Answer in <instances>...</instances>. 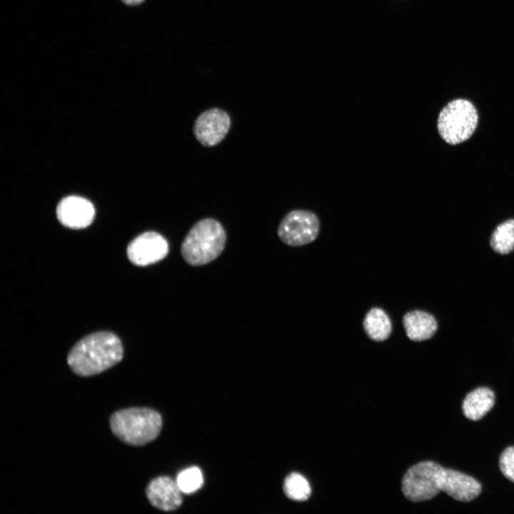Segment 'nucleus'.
I'll return each mask as SVG.
<instances>
[{
    "mask_svg": "<svg viewBox=\"0 0 514 514\" xmlns=\"http://www.w3.org/2000/svg\"><path fill=\"white\" fill-rule=\"evenodd\" d=\"M123 354L120 339L113 333L100 331L80 340L69 351L67 363L75 374L87 377L116 365Z\"/></svg>",
    "mask_w": 514,
    "mask_h": 514,
    "instance_id": "f257e3e1",
    "label": "nucleus"
},
{
    "mask_svg": "<svg viewBox=\"0 0 514 514\" xmlns=\"http://www.w3.org/2000/svg\"><path fill=\"white\" fill-rule=\"evenodd\" d=\"M226 233L219 221L212 218L198 221L189 230L181 246L184 261L199 266L214 261L223 252Z\"/></svg>",
    "mask_w": 514,
    "mask_h": 514,
    "instance_id": "f03ea898",
    "label": "nucleus"
},
{
    "mask_svg": "<svg viewBox=\"0 0 514 514\" xmlns=\"http://www.w3.org/2000/svg\"><path fill=\"white\" fill-rule=\"evenodd\" d=\"M113 434L122 442L134 446L155 440L162 427L161 415L149 408H129L118 410L110 417Z\"/></svg>",
    "mask_w": 514,
    "mask_h": 514,
    "instance_id": "7ed1b4c3",
    "label": "nucleus"
},
{
    "mask_svg": "<svg viewBox=\"0 0 514 514\" xmlns=\"http://www.w3.org/2000/svg\"><path fill=\"white\" fill-rule=\"evenodd\" d=\"M478 121V112L468 100L455 99L440 112L437 128L440 137L455 145L468 140L474 133Z\"/></svg>",
    "mask_w": 514,
    "mask_h": 514,
    "instance_id": "20e7f679",
    "label": "nucleus"
},
{
    "mask_svg": "<svg viewBox=\"0 0 514 514\" xmlns=\"http://www.w3.org/2000/svg\"><path fill=\"white\" fill-rule=\"evenodd\" d=\"M446 468L433 461L420 462L410 467L402 479V492L411 502L432 499L443 490Z\"/></svg>",
    "mask_w": 514,
    "mask_h": 514,
    "instance_id": "39448f33",
    "label": "nucleus"
},
{
    "mask_svg": "<svg viewBox=\"0 0 514 514\" xmlns=\"http://www.w3.org/2000/svg\"><path fill=\"white\" fill-rule=\"evenodd\" d=\"M320 231L317 215L308 210L295 209L280 222L277 233L280 240L289 246H302L316 239Z\"/></svg>",
    "mask_w": 514,
    "mask_h": 514,
    "instance_id": "423d86ee",
    "label": "nucleus"
},
{
    "mask_svg": "<svg viewBox=\"0 0 514 514\" xmlns=\"http://www.w3.org/2000/svg\"><path fill=\"white\" fill-rule=\"evenodd\" d=\"M231 125V117L226 111L211 108L197 116L193 123V132L202 146L212 147L225 138Z\"/></svg>",
    "mask_w": 514,
    "mask_h": 514,
    "instance_id": "0eeeda50",
    "label": "nucleus"
},
{
    "mask_svg": "<svg viewBox=\"0 0 514 514\" xmlns=\"http://www.w3.org/2000/svg\"><path fill=\"white\" fill-rule=\"evenodd\" d=\"M169 250L166 239L159 233L147 231L135 238L128 246L130 261L138 266H146L163 259Z\"/></svg>",
    "mask_w": 514,
    "mask_h": 514,
    "instance_id": "6e6552de",
    "label": "nucleus"
},
{
    "mask_svg": "<svg viewBox=\"0 0 514 514\" xmlns=\"http://www.w3.org/2000/svg\"><path fill=\"white\" fill-rule=\"evenodd\" d=\"M56 216L64 226L79 229L86 228L92 223L95 209L89 200L78 196H69L59 203Z\"/></svg>",
    "mask_w": 514,
    "mask_h": 514,
    "instance_id": "1a4fd4ad",
    "label": "nucleus"
},
{
    "mask_svg": "<svg viewBox=\"0 0 514 514\" xmlns=\"http://www.w3.org/2000/svg\"><path fill=\"white\" fill-rule=\"evenodd\" d=\"M181 491L176 481L168 476H159L148 485L146 494L150 503L163 511H172L182 503Z\"/></svg>",
    "mask_w": 514,
    "mask_h": 514,
    "instance_id": "9d476101",
    "label": "nucleus"
},
{
    "mask_svg": "<svg viewBox=\"0 0 514 514\" xmlns=\"http://www.w3.org/2000/svg\"><path fill=\"white\" fill-rule=\"evenodd\" d=\"M480 483L473 477L450 468H446L443 492L460 502H469L481 492Z\"/></svg>",
    "mask_w": 514,
    "mask_h": 514,
    "instance_id": "9b49d317",
    "label": "nucleus"
},
{
    "mask_svg": "<svg viewBox=\"0 0 514 514\" xmlns=\"http://www.w3.org/2000/svg\"><path fill=\"white\" fill-rule=\"evenodd\" d=\"M402 322L408 338L415 342L430 338L438 329L435 318L430 313L421 310L407 312L404 314Z\"/></svg>",
    "mask_w": 514,
    "mask_h": 514,
    "instance_id": "f8f14e48",
    "label": "nucleus"
},
{
    "mask_svg": "<svg viewBox=\"0 0 514 514\" xmlns=\"http://www.w3.org/2000/svg\"><path fill=\"white\" fill-rule=\"evenodd\" d=\"M495 400V393L490 388H475L467 394L463 401V415L469 420H478L491 410Z\"/></svg>",
    "mask_w": 514,
    "mask_h": 514,
    "instance_id": "ddd939ff",
    "label": "nucleus"
},
{
    "mask_svg": "<svg viewBox=\"0 0 514 514\" xmlns=\"http://www.w3.org/2000/svg\"><path fill=\"white\" fill-rule=\"evenodd\" d=\"M363 326L368 337L376 342L388 339L393 330L390 317L378 307L372 308L366 313Z\"/></svg>",
    "mask_w": 514,
    "mask_h": 514,
    "instance_id": "4468645a",
    "label": "nucleus"
},
{
    "mask_svg": "<svg viewBox=\"0 0 514 514\" xmlns=\"http://www.w3.org/2000/svg\"><path fill=\"white\" fill-rule=\"evenodd\" d=\"M490 246L500 254H507L514 249V219H508L496 227L490 238Z\"/></svg>",
    "mask_w": 514,
    "mask_h": 514,
    "instance_id": "2eb2a0df",
    "label": "nucleus"
},
{
    "mask_svg": "<svg viewBox=\"0 0 514 514\" xmlns=\"http://www.w3.org/2000/svg\"><path fill=\"white\" fill-rule=\"evenodd\" d=\"M283 490L286 495L296 501H305L311 495V488L307 479L302 475L293 473L284 481Z\"/></svg>",
    "mask_w": 514,
    "mask_h": 514,
    "instance_id": "dca6fc26",
    "label": "nucleus"
},
{
    "mask_svg": "<svg viewBox=\"0 0 514 514\" xmlns=\"http://www.w3.org/2000/svg\"><path fill=\"white\" fill-rule=\"evenodd\" d=\"M181 491L191 494L201 488L203 483V475L197 467L188 468L180 472L176 480Z\"/></svg>",
    "mask_w": 514,
    "mask_h": 514,
    "instance_id": "f3484780",
    "label": "nucleus"
},
{
    "mask_svg": "<svg viewBox=\"0 0 514 514\" xmlns=\"http://www.w3.org/2000/svg\"><path fill=\"white\" fill-rule=\"evenodd\" d=\"M499 468L503 475L514 483V446L505 448L499 458Z\"/></svg>",
    "mask_w": 514,
    "mask_h": 514,
    "instance_id": "a211bd4d",
    "label": "nucleus"
},
{
    "mask_svg": "<svg viewBox=\"0 0 514 514\" xmlns=\"http://www.w3.org/2000/svg\"><path fill=\"white\" fill-rule=\"evenodd\" d=\"M124 4L129 6L138 5L142 3L144 0H121Z\"/></svg>",
    "mask_w": 514,
    "mask_h": 514,
    "instance_id": "6ab92c4d",
    "label": "nucleus"
}]
</instances>
